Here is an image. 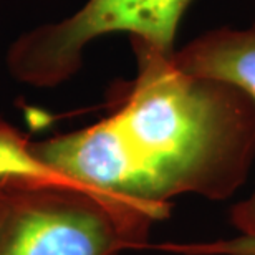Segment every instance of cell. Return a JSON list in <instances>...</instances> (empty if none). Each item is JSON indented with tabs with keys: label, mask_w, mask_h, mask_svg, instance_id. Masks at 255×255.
<instances>
[{
	"label": "cell",
	"mask_w": 255,
	"mask_h": 255,
	"mask_svg": "<svg viewBox=\"0 0 255 255\" xmlns=\"http://www.w3.org/2000/svg\"><path fill=\"white\" fill-rule=\"evenodd\" d=\"M134 52L137 76L113 115L166 196L234 194L255 152L252 100L232 85L181 70L172 55Z\"/></svg>",
	"instance_id": "cell-1"
},
{
	"label": "cell",
	"mask_w": 255,
	"mask_h": 255,
	"mask_svg": "<svg viewBox=\"0 0 255 255\" xmlns=\"http://www.w3.org/2000/svg\"><path fill=\"white\" fill-rule=\"evenodd\" d=\"M152 222L71 184L0 181V255H115L144 242Z\"/></svg>",
	"instance_id": "cell-2"
},
{
	"label": "cell",
	"mask_w": 255,
	"mask_h": 255,
	"mask_svg": "<svg viewBox=\"0 0 255 255\" xmlns=\"http://www.w3.org/2000/svg\"><path fill=\"white\" fill-rule=\"evenodd\" d=\"M192 0H88L58 23L37 27L12 45L8 66L33 86H55L78 71L83 50L110 33H128L132 47L171 57Z\"/></svg>",
	"instance_id": "cell-3"
},
{
	"label": "cell",
	"mask_w": 255,
	"mask_h": 255,
	"mask_svg": "<svg viewBox=\"0 0 255 255\" xmlns=\"http://www.w3.org/2000/svg\"><path fill=\"white\" fill-rule=\"evenodd\" d=\"M32 147L48 167L96 197L139 209L154 221L169 212V197L159 179L132 147L115 115Z\"/></svg>",
	"instance_id": "cell-4"
},
{
	"label": "cell",
	"mask_w": 255,
	"mask_h": 255,
	"mask_svg": "<svg viewBox=\"0 0 255 255\" xmlns=\"http://www.w3.org/2000/svg\"><path fill=\"white\" fill-rule=\"evenodd\" d=\"M172 60L191 75L236 86L255 105V25L211 30L176 50ZM232 224L242 232V239L232 244V254L255 249V191L232 209Z\"/></svg>",
	"instance_id": "cell-5"
},
{
	"label": "cell",
	"mask_w": 255,
	"mask_h": 255,
	"mask_svg": "<svg viewBox=\"0 0 255 255\" xmlns=\"http://www.w3.org/2000/svg\"><path fill=\"white\" fill-rule=\"evenodd\" d=\"M10 177L52 181L76 186L75 182H71L45 164L33 152L32 142H28L27 137L18 129H15L5 121H0V181L10 179Z\"/></svg>",
	"instance_id": "cell-6"
},
{
	"label": "cell",
	"mask_w": 255,
	"mask_h": 255,
	"mask_svg": "<svg viewBox=\"0 0 255 255\" xmlns=\"http://www.w3.org/2000/svg\"><path fill=\"white\" fill-rule=\"evenodd\" d=\"M242 255H255V249H252V251H247V252H244Z\"/></svg>",
	"instance_id": "cell-7"
},
{
	"label": "cell",
	"mask_w": 255,
	"mask_h": 255,
	"mask_svg": "<svg viewBox=\"0 0 255 255\" xmlns=\"http://www.w3.org/2000/svg\"><path fill=\"white\" fill-rule=\"evenodd\" d=\"M251 251H252V249H251Z\"/></svg>",
	"instance_id": "cell-8"
}]
</instances>
